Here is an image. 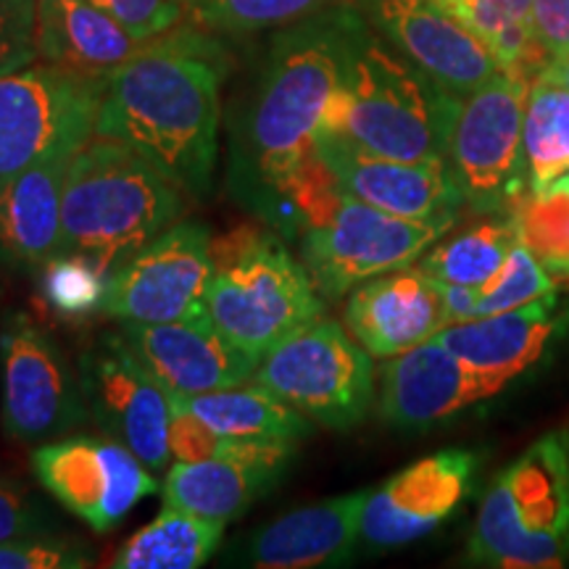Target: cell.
Wrapping results in <instances>:
<instances>
[{
	"label": "cell",
	"mask_w": 569,
	"mask_h": 569,
	"mask_svg": "<svg viewBox=\"0 0 569 569\" xmlns=\"http://www.w3.org/2000/svg\"><path fill=\"white\" fill-rule=\"evenodd\" d=\"M525 163H528V190L540 193L569 172V90L536 77L530 80L525 103Z\"/></svg>",
	"instance_id": "f1b7e54d"
},
{
	"label": "cell",
	"mask_w": 569,
	"mask_h": 569,
	"mask_svg": "<svg viewBox=\"0 0 569 569\" xmlns=\"http://www.w3.org/2000/svg\"><path fill=\"white\" fill-rule=\"evenodd\" d=\"M343 319L372 356L393 359L448 327L443 290L422 267H403L356 284Z\"/></svg>",
	"instance_id": "44dd1931"
},
{
	"label": "cell",
	"mask_w": 569,
	"mask_h": 569,
	"mask_svg": "<svg viewBox=\"0 0 569 569\" xmlns=\"http://www.w3.org/2000/svg\"><path fill=\"white\" fill-rule=\"evenodd\" d=\"M296 453L293 440L227 438L217 457L167 469L163 503L211 522H234L284 478Z\"/></svg>",
	"instance_id": "ac0fdd59"
},
{
	"label": "cell",
	"mask_w": 569,
	"mask_h": 569,
	"mask_svg": "<svg viewBox=\"0 0 569 569\" xmlns=\"http://www.w3.org/2000/svg\"><path fill=\"white\" fill-rule=\"evenodd\" d=\"M74 153L48 156L0 180V269L3 272L40 274V269L59 253L63 182Z\"/></svg>",
	"instance_id": "603a6c76"
},
{
	"label": "cell",
	"mask_w": 569,
	"mask_h": 569,
	"mask_svg": "<svg viewBox=\"0 0 569 569\" xmlns=\"http://www.w3.org/2000/svg\"><path fill=\"white\" fill-rule=\"evenodd\" d=\"M522 243L553 277H569V172L540 193H525L509 209Z\"/></svg>",
	"instance_id": "4dcf8cb0"
},
{
	"label": "cell",
	"mask_w": 569,
	"mask_h": 569,
	"mask_svg": "<svg viewBox=\"0 0 569 569\" xmlns=\"http://www.w3.org/2000/svg\"><path fill=\"white\" fill-rule=\"evenodd\" d=\"M356 19L353 3H332L282 27L269 42L251 92L232 117L230 190L269 227L277 224L288 174L317 148Z\"/></svg>",
	"instance_id": "7a4b0ae2"
},
{
	"label": "cell",
	"mask_w": 569,
	"mask_h": 569,
	"mask_svg": "<svg viewBox=\"0 0 569 569\" xmlns=\"http://www.w3.org/2000/svg\"><path fill=\"white\" fill-rule=\"evenodd\" d=\"M369 490L288 511L248 536L238 565L261 569H311L348 565L361 540V511Z\"/></svg>",
	"instance_id": "7402d4cb"
},
{
	"label": "cell",
	"mask_w": 569,
	"mask_h": 569,
	"mask_svg": "<svg viewBox=\"0 0 569 569\" xmlns=\"http://www.w3.org/2000/svg\"><path fill=\"white\" fill-rule=\"evenodd\" d=\"M253 382L330 430L361 425L375 403L372 353L336 319L317 317L261 356Z\"/></svg>",
	"instance_id": "52a82bcc"
},
{
	"label": "cell",
	"mask_w": 569,
	"mask_h": 569,
	"mask_svg": "<svg viewBox=\"0 0 569 569\" xmlns=\"http://www.w3.org/2000/svg\"><path fill=\"white\" fill-rule=\"evenodd\" d=\"M119 332L148 372L172 396L243 386L259 367V359L227 340L206 311L177 322H124Z\"/></svg>",
	"instance_id": "ffe728a7"
},
{
	"label": "cell",
	"mask_w": 569,
	"mask_h": 569,
	"mask_svg": "<svg viewBox=\"0 0 569 569\" xmlns=\"http://www.w3.org/2000/svg\"><path fill=\"white\" fill-rule=\"evenodd\" d=\"M230 53L217 32L172 27L109 77L96 134L122 140L180 184L190 201L211 193L219 159L222 84Z\"/></svg>",
	"instance_id": "6da1fadb"
},
{
	"label": "cell",
	"mask_w": 569,
	"mask_h": 569,
	"mask_svg": "<svg viewBox=\"0 0 569 569\" xmlns=\"http://www.w3.org/2000/svg\"><path fill=\"white\" fill-rule=\"evenodd\" d=\"M338 0H184V17L217 34H256L301 21Z\"/></svg>",
	"instance_id": "1f68e13d"
},
{
	"label": "cell",
	"mask_w": 569,
	"mask_h": 569,
	"mask_svg": "<svg viewBox=\"0 0 569 569\" xmlns=\"http://www.w3.org/2000/svg\"><path fill=\"white\" fill-rule=\"evenodd\" d=\"M511 380L467 365L436 338L393 356L380 372V415L396 430L425 432L501 393Z\"/></svg>",
	"instance_id": "e0dca14e"
},
{
	"label": "cell",
	"mask_w": 569,
	"mask_h": 569,
	"mask_svg": "<svg viewBox=\"0 0 569 569\" xmlns=\"http://www.w3.org/2000/svg\"><path fill=\"white\" fill-rule=\"evenodd\" d=\"M42 293L63 317H84L103 306L109 274L80 253H59L40 269Z\"/></svg>",
	"instance_id": "d6a6232c"
},
{
	"label": "cell",
	"mask_w": 569,
	"mask_h": 569,
	"mask_svg": "<svg viewBox=\"0 0 569 569\" xmlns=\"http://www.w3.org/2000/svg\"><path fill=\"white\" fill-rule=\"evenodd\" d=\"M493 51L503 71L536 80L549 63L536 38V0H438Z\"/></svg>",
	"instance_id": "83f0119b"
},
{
	"label": "cell",
	"mask_w": 569,
	"mask_h": 569,
	"mask_svg": "<svg viewBox=\"0 0 569 569\" xmlns=\"http://www.w3.org/2000/svg\"><path fill=\"white\" fill-rule=\"evenodd\" d=\"M453 106L457 98L403 59L359 13L319 130L388 159L446 161Z\"/></svg>",
	"instance_id": "277c9868"
},
{
	"label": "cell",
	"mask_w": 569,
	"mask_h": 569,
	"mask_svg": "<svg viewBox=\"0 0 569 569\" xmlns=\"http://www.w3.org/2000/svg\"><path fill=\"white\" fill-rule=\"evenodd\" d=\"M532 24L549 61L569 56V0H536Z\"/></svg>",
	"instance_id": "ab89813d"
},
{
	"label": "cell",
	"mask_w": 569,
	"mask_h": 569,
	"mask_svg": "<svg viewBox=\"0 0 569 569\" xmlns=\"http://www.w3.org/2000/svg\"><path fill=\"white\" fill-rule=\"evenodd\" d=\"M211 230L198 219H180L142 246L106 282L101 311L122 322H177L203 315L213 277Z\"/></svg>",
	"instance_id": "7c38bea8"
},
{
	"label": "cell",
	"mask_w": 569,
	"mask_h": 569,
	"mask_svg": "<svg viewBox=\"0 0 569 569\" xmlns=\"http://www.w3.org/2000/svg\"><path fill=\"white\" fill-rule=\"evenodd\" d=\"M117 17L134 38L151 40L180 24L184 0H92Z\"/></svg>",
	"instance_id": "8d00e7d4"
},
{
	"label": "cell",
	"mask_w": 569,
	"mask_h": 569,
	"mask_svg": "<svg viewBox=\"0 0 569 569\" xmlns=\"http://www.w3.org/2000/svg\"><path fill=\"white\" fill-rule=\"evenodd\" d=\"M567 319L559 311V298L549 293L503 315L448 325L436 340L480 372L515 380L525 369L538 365Z\"/></svg>",
	"instance_id": "cb8c5ba5"
},
{
	"label": "cell",
	"mask_w": 569,
	"mask_h": 569,
	"mask_svg": "<svg viewBox=\"0 0 569 569\" xmlns=\"http://www.w3.org/2000/svg\"><path fill=\"white\" fill-rule=\"evenodd\" d=\"M103 82L46 61L0 77V180L48 156L74 153L96 134Z\"/></svg>",
	"instance_id": "30bf717a"
},
{
	"label": "cell",
	"mask_w": 569,
	"mask_h": 569,
	"mask_svg": "<svg viewBox=\"0 0 569 569\" xmlns=\"http://www.w3.org/2000/svg\"><path fill=\"white\" fill-rule=\"evenodd\" d=\"M80 375L51 332L24 311L0 322V419L19 443H46L84 422Z\"/></svg>",
	"instance_id": "8fae6325"
},
{
	"label": "cell",
	"mask_w": 569,
	"mask_h": 569,
	"mask_svg": "<svg viewBox=\"0 0 569 569\" xmlns=\"http://www.w3.org/2000/svg\"><path fill=\"white\" fill-rule=\"evenodd\" d=\"M222 522L167 507L113 553V569H196L222 543Z\"/></svg>",
	"instance_id": "4316f807"
},
{
	"label": "cell",
	"mask_w": 569,
	"mask_h": 569,
	"mask_svg": "<svg viewBox=\"0 0 569 569\" xmlns=\"http://www.w3.org/2000/svg\"><path fill=\"white\" fill-rule=\"evenodd\" d=\"M440 290H443L448 325L467 322V319L478 317L480 288H472V284H443L440 282Z\"/></svg>",
	"instance_id": "60d3db41"
},
{
	"label": "cell",
	"mask_w": 569,
	"mask_h": 569,
	"mask_svg": "<svg viewBox=\"0 0 569 569\" xmlns=\"http://www.w3.org/2000/svg\"><path fill=\"white\" fill-rule=\"evenodd\" d=\"M46 532L48 517L30 493L19 482L0 478V543L24 536H46Z\"/></svg>",
	"instance_id": "f35d334b"
},
{
	"label": "cell",
	"mask_w": 569,
	"mask_h": 569,
	"mask_svg": "<svg viewBox=\"0 0 569 569\" xmlns=\"http://www.w3.org/2000/svg\"><path fill=\"white\" fill-rule=\"evenodd\" d=\"M453 224L457 217L403 219L346 196L325 224L301 232L298 248L319 293L336 301L372 277L415 264Z\"/></svg>",
	"instance_id": "9c48e42d"
},
{
	"label": "cell",
	"mask_w": 569,
	"mask_h": 569,
	"mask_svg": "<svg viewBox=\"0 0 569 569\" xmlns=\"http://www.w3.org/2000/svg\"><path fill=\"white\" fill-rule=\"evenodd\" d=\"M142 42L92 0H48L38 6L40 61L84 80L106 84Z\"/></svg>",
	"instance_id": "d4e9b609"
},
{
	"label": "cell",
	"mask_w": 569,
	"mask_h": 569,
	"mask_svg": "<svg viewBox=\"0 0 569 569\" xmlns=\"http://www.w3.org/2000/svg\"><path fill=\"white\" fill-rule=\"evenodd\" d=\"M177 398L196 417H201L213 432L227 438L293 440V443H301L315 432L311 419L298 415L274 393L261 388L259 382H253V386L243 382V386Z\"/></svg>",
	"instance_id": "484cf974"
},
{
	"label": "cell",
	"mask_w": 569,
	"mask_h": 569,
	"mask_svg": "<svg viewBox=\"0 0 569 569\" xmlns=\"http://www.w3.org/2000/svg\"><path fill=\"white\" fill-rule=\"evenodd\" d=\"M40 61L38 3L0 0V77Z\"/></svg>",
	"instance_id": "e575fe53"
},
{
	"label": "cell",
	"mask_w": 569,
	"mask_h": 569,
	"mask_svg": "<svg viewBox=\"0 0 569 569\" xmlns=\"http://www.w3.org/2000/svg\"><path fill=\"white\" fill-rule=\"evenodd\" d=\"M32 472L63 509L96 532L113 530L142 498L159 490L151 469L109 436L46 440L32 451Z\"/></svg>",
	"instance_id": "5bb4252c"
},
{
	"label": "cell",
	"mask_w": 569,
	"mask_h": 569,
	"mask_svg": "<svg viewBox=\"0 0 569 569\" xmlns=\"http://www.w3.org/2000/svg\"><path fill=\"white\" fill-rule=\"evenodd\" d=\"M467 561L498 569L569 565V430L546 432L490 480Z\"/></svg>",
	"instance_id": "8992f818"
},
{
	"label": "cell",
	"mask_w": 569,
	"mask_h": 569,
	"mask_svg": "<svg viewBox=\"0 0 569 569\" xmlns=\"http://www.w3.org/2000/svg\"><path fill=\"white\" fill-rule=\"evenodd\" d=\"M213 277L203 309L227 340L261 361L284 336L322 317L325 298L282 234L240 224L211 240Z\"/></svg>",
	"instance_id": "5b68a950"
},
{
	"label": "cell",
	"mask_w": 569,
	"mask_h": 569,
	"mask_svg": "<svg viewBox=\"0 0 569 569\" xmlns=\"http://www.w3.org/2000/svg\"><path fill=\"white\" fill-rule=\"evenodd\" d=\"M90 553L63 538L24 536L0 543V569H82Z\"/></svg>",
	"instance_id": "d590c367"
},
{
	"label": "cell",
	"mask_w": 569,
	"mask_h": 569,
	"mask_svg": "<svg viewBox=\"0 0 569 569\" xmlns=\"http://www.w3.org/2000/svg\"><path fill=\"white\" fill-rule=\"evenodd\" d=\"M88 411L106 436L130 448L153 475L169 469V393L127 346L122 332H103L80 359Z\"/></svg>",
	"instance_id": "4fadbf2b"
},
{
	"label": "cell",
	"mask_w": 569,
	"mask_h": 569,
	"mask_svg": "<svg viewBox=\"0 0 569 569\" xmlns=\"http://www.w3.org/2000/svg\"><path fill=\"white\" fill-rule=\"evenodd\" d=\"M480 465L475 448H443L396 472L369 490L361 511V543L369 551H390L436 532L472 493Z\"/></svg>",
	"instance_id": "9a60e30c"
},
{
	"label": "cell",
	"mask_w": 569,
	"mask_h": 569,
	"mask_svg": "<svg viewBox=\"0 0 569 569\" xmlns=\"http://www.w3.org/2000/svg\"><path fill=\"white\" fill-rule=\"evenodd\" d=\"M172 422H169V448L174 461H203L222 451L227 436L213 432L201 417H196L180 398L169 393Z\"/></svg>",
	"instance_id": "74e56055"
},
{
	"label": "cell",
	"mask_w": 569,
	"mask_h": 569,
	"mask_svg": "<svg viewBox=\"0 0 569 569\" xmlns=\"http://www.w3.org/2000/svg\"><path fill=\"white\" fill-rule=\"evenodd\" d=\"M190 196L122 140L92 134L63 182L59 253H80L106 274L180 222ZM56 253V256H59Z\"/></svg>",
	"instance_id": "3957f363"
},
{
	"label": "cell",
	"mask_w": 569,
	"mask_h": 569,
	"mask_svg": "<svg viewBox=\"0 0 569 569\" xmlns=\"http://www.w3.org/2000/svg\"><path fill=\"white\" fill-rule=\"evenodd\" d=\"M515 246L517 230L511 219L509 222H482L432 248L419 267L443 284L482 288L501 272Z\"/></svg>",
	"instance_id": "f546056e"
},
{
	"label": "cell",
	"mask_w": 569,
	"mask_h": 569,
	"mask_svg": "<svg viewBox=\"0 0 569 569\" xmlns=\"http://www.w3.org/2000/svg\"><path fill=\"white\" fill-rule=\"evenodd\" d=\"M553 288H557V277L540 264L528 248L517 243L511 248L501 272L480 288L478 317L503 315V311L528 306L532 301H538V298L553 293Z\"/></svg>",
	"instance_id": "836d02e7"
},
{
	"label": "cell",
	"mask_w": 569,
	"mask_h": 569,
	"mask_svg": "<svg viewBox=\"0 0 569 569\" xmlns=\"http://www.w3.org/2000/svg\"><path fill=\"white\" fill-rule=\"evenodd\" d=\"M361 17L448 96L465 98L501 74L493 51L438 0H353Z\"/></svg>",
	"instance_id": "2e32d148"
},
{
	"label": "cell",
	"mask_w": 569,
	"mask_h": 569,
	"mask_svg": "<svg viewBox=\"0 0 569 569\" xmlns=\"http://www.w3.org/2000/svg\"><path fill=\"white\" fill-rule=\"evenodd\" d=\"M34 3H38V6H42V3H48V0H34Z\"/></svg>",
	"instance_id": "7bdbcfd3"
},
{
	"label": "cell",
	"mask_w": 569,
	"mask_h": 569,
	"mask_svg": "<svg viewBox=\"0 0 569 569\" xmlns=\"http://www.w3.org/2000/svg\"><path fill=\"white\" fill-rule=\"evenodd\" d=\"M317 151L356 201L403 219L459 217L465 206L446 161H398L372 153L343 134H317Z\"/></svg>",
	"instance_id": "d6986e66"
},
{
	"label": "cell",
	"mask_w": 569,
	"mask_h": 569,
	"mask_svg": "<svg viewBox=\"0 0 569 569\" xmlns=\"http://www.w3.org/2000/svg\"><path fill=\"white\" fill-rule=\"evenodd\" d=\"M540 77H546V80L561 84V88L569 90V56H561V59H551L546 63L543 71H540Z\"/></svg>",
	"instance_id": "b9f144b4"
},
{
	"label": "cell",
	"mask_w": 569,
	"mask_h": 569,
	"mask_svg": "<svg viewBox=\"0 0 569 569\" xmlns=\"http://www.w3.org/2000/svg\"><path fill=\"white\" fill-rule=\"evenodd\" d=\"M530 80L501 71L453 106L446 163L465 206L501 213L528 193L525 103Z\"/></svg>",
	"instance_id": "ba28073f"
}]
</instances>
